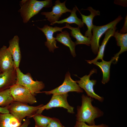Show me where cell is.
Masks as SVG:
<instances>
[{
    "label": "cell",
    "mask_w": 127,
    "mask_h": 127,
    "mask_svg": "<svg viewBox=\"0 0 127 127\" xmlns=\"http://www.w3.org/2000/svg\"><path fill=\"white\" fill-rule=\"evenodd\" d=\"M81 97V105L77 107V121L86 122L89 125L95 124V119L102 116L103 112L98 107L92 105L93 98L83 94Z\"/></svg>",
    "instance_id": "6da1fadb"
},
{
    "label": "cell",
    "mask_w": 127,
    "mask_h": 127,
    "mask_svg": "<svg viewBox=\"0 0 127 127\" xmlns=\"http://www.w3.org/2000/svg\"><path fill=\"white\" fill-rule=\"evenodd\" d=\"M20 8L19 10L23 22L27 23L30 19L38 14L44 8L52 5L51 0L39 1L36 0H23L20 2Z\"/></svg>",
    "instance_id": "7a4b0ae2"
},
{
    "label": "cell",
    "mask_w": 127,
    "mask_h": 127,
    "mask_svg": "<svg viewBox=\"0 0 127 127\" xmlns=\"http://www.w3.org/2000/svg\"><path fill=\"white\" fill-rule=\"evenodd\" d=\"M43 105L42 104L37 106H32L28 104L13 101L8 105V110L9 113L21 123L25 117H27V118H31Z\"/></svg>",
    "instance_id": "3957f363"
},
{
    "label": "cell",
    "mask_w": 127,
    "mask_h": 127,
    "mask_svg": "<svg viewBox=\"0 0 127 127\" xmlns=\"http://www.w3.org/2000/svg\"><path fill=\"white\" fill-rule=\"evenodd\" d=\"M16 70L17 79L16 84L25 87L34 95L40 93V91L44 88L45 84L42 81L34 80L29 73L24 74L19 68L16 69Z\"/></svg>",
    "instance_id": "277c9868"
},
{
    "label": "cell",
    "mask_w": 127,
    "mask_h": 127,
    "mask_svg": "<svg viewBox=\"0 0 127 127\" xmlns=\"http://www.w3.org/2000/svg\"><path fill=\"white\" fill-rule=\"evenodd\" d=\"M123 18L120 15L113 21L103 26H96L93 25L92 31V36L90 45L92 52L95 54H97L99 47V42L102 35L109 29L116 26Z\"/></svg>",
    "instance_id": "5b68a950"
},
{
    "label": "cell",
    "mask_w": 127,
    "mask_h": 127,
    "mask_svg": "<svg viewBox=\"0 0 127 127\" xmlns=\"http://www.w3.org/2000/svg\"><path fill=\"white\" fill-rule=\"evenodd\" d=\"M68 96V93L53 94L49 102L40 108L36 114H41L45 109L48 110L56 107H62L67 109L69 113H74V107L70 106L67 102Z\"/></svg>",
    "instance_id": "8992f818"
},
{
    "label": "cell",
    "mask_w": 127,
    "mask_h": 127,
    "mask_svg": "<svg viewBox=\"0 0 127 127\" xmlns=\"http://www.w3.org/2000/svg\"><path fill=\"white\" fill-rule=\"evenodd\" d=\"M10 89L14 101L30 104L37 102L35 96L28 89L21 85L16 84Z\"/></svg>",
    "instance_id": "52a82bcc"
},
{
    "label": "cell",
    "mask_w": 127,
    "mask_h": 127,
    "mask_svg": "<svg viewBox=\"0 0 127 127\" xmlns=\"http://www.w3.org/2000/svg\"><path fill=\"white\" fill-rule=\"evenodd\" d=\"M97 73V69L94 68L91 71L88 75H85L82 77L79 78L80 80H76V81L78 84L79 86L85 90L88 97L94 98L102 102L103 101L104 98L96 94L93 89L94 86L96 84V80L90 79V77L92 75Z\"/></svg>",
    "instance_id": "ba28073f"
},
{
    "label": "cell",
    "mask_w": 127,
    "mask_h": 127,
    "mask_svg": "<svg viewBox=\"0 0 127 127\" xmlns=\"http://www.w3.org/2000/svg\"><path fill=\"white\" fill-rule=\"evenodd\" d=\"M83 91V90L79 86L76 81L71 79L70 74L68 71L65 75L64 80L62 85L51 91L40 93L44 92L46 94L49 95L68 93L70 92H76L80 93Z\"/></svg>",
    "instance_id": "9c48e42d"
},
{
    "label": "cell",
    "mask_w": 127,
    "mask_h": 127,
    "mask_svg": "<svg viewBox=\"0 0 127 127\" xmlns=\"http://www.w3.org/2000/svg\"><path fill=\"white\" fill-rule=\"evenodd\" d=\"M37 28L44 33L46 36L47 41L44 43L45 45L48 48L50 52H53L55 49L59 48L56 45L57 42L55 38L53 36V34L58 31L62 32L63 29L66 28V27H59L56 26L52 27L47 24L42 28Z\"/></svg>",
    "instance_id": "30bf717a"
},
{
    "label": "cell",
    "mask_w": 127,
    "mask_h": 127,
    "mask_svg": "<svg viewBox=\"0 0 127 127\" xmlns=\"http://www.w3.org/2000/svg\"><path fill=\"white\" fill-rule=\"evenodd\" d=\"M66 0L62 3L59 0H56L51 12H42L41 14L44 15L51 23L58 21L63 14L67 12H71V11L72 10L68 9L66 7Z\"/></svg>",
    "instance_id": "8fae6325"
},
{
    "label": "cell",
    "mask_w": 127,
    "mask_h": 127,
    "mask_svg": "<svg viewBox=\"0 0 127 127\" xmlns=\"http://www.w3.org/2000/svg\"><path fill=\"white\" fill-rule=\"evenodd\" d=\"M17 74L14 68L0 74V91L9 89L16 84Z\"/></svg>",
    "instance_id": "7c38bea8"
},
{
    "label": "cell",
    "mask_w": 127,
    "mask_h": 127,
    "mask_svg": "<svg viewBox=\"0 0 127 127\" xmlns=\"http://www.w3.org/2000/svg\"><path fill=\"white\" fill-rule=\"evenodd\" d=\"M14 67L11 55L6 46L4 45L0 49V68L1 72Z\"/></svg>",
    "instance_id": "4fadbf2b"
},
{
    "label": "cell",
    "mask_w": 127,
    "mask_h": 127,
    "mask_svg": "<svg viewBox=\"0 0 127 127\" xmlns=\"http://www.w3.org/2000/svg\"><path fill=\"white\" fill-rule=\"evenodd\" d=\"M19 40L18 36H14L9 41V46L8 48L13 58L16 69L19 68L21 57Z\"/></svg>",
    "instance_id": "5bb4252c"
},
{
    "label": "cell",
    "mask_w": 127,
    "mask_h": 127,
    "mask_svg": "<svg viewBox=\"0 0 127 127\" xmlns=\"http://www.w3.org/2000/svg\"><path fill=\"white\" fill-rule=\"evenodd\" d=\"M82 9L88 10L90 12L89 15L85 16L82 14L77 8V10L81 16L82 21L84 24H86L87 28V30L85 32L84 36L87 37L91 40L92 36V29L93 25V19L95 16L100 15V12L99 10H96L91 7H88L86 9Z\"/></svg>",
    "instance_id": "9a60e30c"
},
{
    "label": "cell",
    "mask_w": 127,
    "mask_h": 127,
    "mask_svg": "<svg viewBox=\"0 0 127 127\" xmlns=\"http://www.w3.org/2000/svg\"><path fill=\"white\" fill-rule=\"evenodd\" d=\"M117 28L116 26H114L108 29L105 33L104 38L99 48L97 56L94 59L91 60H86L89 64H91L97 61L98 60H103L104 53L106 46L110 38L113 36Z\"/></svg>",
    "instance_id": "2e32d148"
},
{
    "label": "cell",
    "mask_w": 127,
    "mask_h": 127,
    "mask_svg": "<svg viewBox=\"0 0 127 127\" xmlns=\"http://www.w3.org/2000/svg\"><path fill=\"white\" fill-rule=\"evenodd\" d=\"M55 39L58 42L69 48L71 54L73 57L76 56L75 48L76 45L75 42L71 40L70 34L67 32L65 31L57 34Z\"/></svg>",
    "instance_id": "e0dca14e"
},
{
    "label": "cell",
    "mask_w": 127,
    "mask_h": 127,
    "mask_svg": "<svg viewBox=\"0 0 127 127\" xmlns=\"http://www.w3.org/2000/svg\"><path fill=\"white\" fill-rule=\"evenodd\" d=\"M113 36L115 39L117 45L120 48L119 52L115 55L114 56L115 60L114 63H115L118 60L119 55L127 50V33H121L117 30L115 31Z\"/></svg>",
    "instance_id": "ac0fdd59"
},
{
    "label": "cell",
    "mask_w": 127,
    "mask_h": 127,
    "mask_svg": "<svg viewBox=\"0 0 127 127\" xmlns=\"http://www.w3.org/2000/svg\"><path fill=\"white\" fill-rule=\"evenodd\" d=\"M65 26L71 30V35L76 39L75 43L76 45L79 44H84L88 46L90 45L91 40L87 37L83 36L80 32V28L72 27L69 24L66 23Z\"/></svg>",
    "instance_id": "d6986e66"
},
{
    "label": "cell",
    "mask_w": 127,
    "mask_h": 127,
    "mask_svg": "<svg viewBox=\"0 0 127 127\" xmlns=\"http://www.w3.org/2000/svg\"><path fill=\"white\" fill-rule=\"evenodd\" d=\"M21 124L10 113H0V127H19Z\"/></svg>",
    "instance_id": "ffe728a7"
},
{
    "label": "cell",
    "mask_w": 127,
    "mask_h": 127,
    "mask_svg": "<svg viewBox=\"0 0 127 127\" xmlns=\"http://www.w3.org/2000/svg\"><path fill=\"white\" fill-rule=\"evenodd\" d=\"M115 60V58L113 57L109 61L103 60L101 62L97 61L93 63L98 66L102 71L103 76L101 82L103 84L107 83L110 80V66L112 63Z\"/></svg>",
    "instance_id": "44dd1931"
},
{
    "label": "cell",
    "mask_w": 127,
    "mask_h": 127,
    "mask_svg": "<svg viewBox=\"0 0 127 127\" xmlns=\"http://www.w3.org/2000/svg\"><path fill=\"white\" fill-rule=\"evenodd\" d=\"M77 7L75 6L74 7L71 12L70 15L67 18L60 21H56L51 23L50 24L52 25L55 24H63L64 23L69 24H75L78 26V27L81 28L83 27L84 24L81 20L77 17L76 14V12L77 10Z\"/></svg>",
    "instance_id": "7402d4cb"
},
{
    "label": "cell",
    "mask_w": 127,
    "mask_h": 127,
    "mask_svg": "<svg viewBox=\"0 0 127 127\" xmlns=\"http://www.w3.org/2000/svg\"><path fill=\"white\" fill-rule=\"evenodd\" d=\"M13 101L10 88L0 91V107L8 106Z\"/></svg>",
    "instance_id": "603a6c76"
},
{
    "label": "cell",
    "mask_w": 127,
    "mask_h": 127,
    "mask_svg": "<svg viewBox=\"0 0 127 127\" xmlns=\"http://www.w3.org/2000/svg\"><path fill=\"white\" fill-rule=\"evenodd\" d=\"M35 121V127H47L52 118L43 115L41 114H35L32 116Z\"/></svg>",
    "instance_id": "cb8c5ba5"
},
{
    "label": "cell",
    "mask_w": 127,
    "mask_h": 127,
    "mask_svg": "<svg viewBox=\"0 0 127 127\" xmlns=\"http://www.w3.org/2000/svg\"><path fill=\"white\" fill-rule=\"evenodd\" d=\"M74 127H108L106 124H102L98 125L95 124L89 125L86 124L85 123L79 122L76 121Z\"/></svg>",
    "instance_id": "d4e9b609"
},
{
    "label": "cell",
    "mask_w": 127,
    "mask_h": 127,
    "mask_svg": "<svg viewBox=\"0 0 127 127\" xmlns=\"http://www.w3.org/2000/svg\"><path fill=\"white\" fill-rule=\"evenodd\" d=\"M47 127H65L61 123L59 119L53 118Z\"/></svg>",
    "instance_id": "484cf974"
},
{
    "label": "cell",
    "mask_w": 127,
    "mask_h": 127,
    "mask_svg": "<svg viewBox=\"0 0 127 127\" xmlns=\"http://www.w3.org/2000/svg\"><path fill=\"white\" fill-rule=\"evenodd\" d=\"M127 16H126L124 21V23L122 28L120 30L119 32L122 34L127 33Z\"/></svg>",
    "instance_id": "4316f807"
},
{
    "label": "cell",
    "mask_w": 127,
    "mask_h": 127,
    "mask_svg": "<svg viewBox=\"0 0 127 127\" xmlns=\"http://www.w3.org/2000/svg\"><path fill=\"white\" fill-rule=\"evenodd\" d=\"M30 123V119L29 118H27L25 120L24 122L19 127H28Z\"/></svg>",
    "instance_id": "83f0119b"
},
{
    "label": "cell",
    "mask_w": 127,
    "mask_h": 127,
    "mask_svg": "<svg viewBox=\"0 0 127 127\" xmlns=\"http://www.w3.org/2000/svg\"><path fill=\"white\" fill-rule=\"evenodd\" d=\"M8 105L4 107H0V113H9L8 110Z\"/></svg>",
    "instance_id": "f1b7e54d"
},
{
    "label": "cell",
    "mask_w": 127,
    "mask_h": 127,
    "mask_svg": "<svg viewBox=\"0 0 127 127\" xmlns=\"http://www.w3.org/2000/svg\"><path fill=\"white\" fill-rule=\"evenodd\" d=\"M2 72H1V70L0 68V74Z\"/></svg>",
    "instance_id": "f546056e"
}]
</instances>
